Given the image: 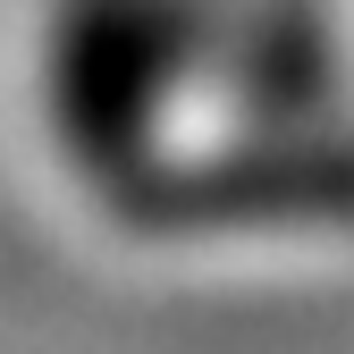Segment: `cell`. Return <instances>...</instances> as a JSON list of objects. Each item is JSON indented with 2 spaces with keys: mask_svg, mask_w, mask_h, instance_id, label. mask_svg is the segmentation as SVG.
<instances>
[{
  "mask_svg": "<svg viewBox=\"0 0 354 354\" xmlns=\"http://www.w3.org/2000/svg\"><path fill=\"white\" fill-rule=\"evenodd\" d=\"M219 0H34L26 118L84 219L127 203L194 136Z\"/></svg>",
  "mask_w": 354,
  "mask_h": 354,
  "instance_id": "1",
  "label": "cell"
}]
</instances>
